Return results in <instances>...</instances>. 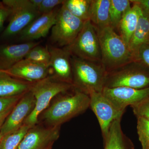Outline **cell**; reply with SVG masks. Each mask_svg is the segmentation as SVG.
I'll return each mask as SVG.
<instances>
[{"mask_svg": "<svg viewBox=\"0 0 149 149\" xmlns=\"http://www.w3.org/2000/svg\"><path fill=\"white\" fill-rule=\"evenodd\" d=\"M50 54L49 67L54 76L59 80L72 84V66L71 55L65 48L48 46Z\"/></svg>", "mask_w": 149, "mask_h": 149, "instance_id": "9a60e30c", "label": "cell"}, {"mask_svg": "<svg viewBox=\"0 0 149 149\" xmlns=\"http://www.w3.org/2000/svg\"><path fill=\"white\" fill-rule=\"evenodd\" d=\"M59 8L56 7L50 12L41 15L32 21L19 34V40L27 42L47 36L55 23Z\"/></svg>", "mask_w": 149, "mask_h": 149, "instance_id": "5bb4252c", "label": "cell"}, {"mask_svg": "<svg viewBox=\"0 0 149 149\" xmlns=\"http://www.w3.org/2000/svg\"><path fill=\"white\" fill-rule=\"evenodd\" d=\"M142 149H149V141L142 146Z\"/></svg>", "mask_w": 149, "mask_h": 149, "instance_id": "e575fe53", "label": "cell"}, {"mask_svg": "<svg viewBox=\"0 0 149 149\" xmlns=\"http://www.w3.org/2000/svg\"><path fill=\"white\" fill-rule=\"evenodd\" d=\"M33 83L27 82L10 76H0V97L20 95L29 91Z\"/></svg>", "mask_w": 149, "mask_h": 149, "instance_id": "44dd1931", "label": "cell"}, {"mask_svg": "<svg viewBox=\"0 0 149 149\" xmlns=\"http://www.w3.org/2000/svg\"><path fill=\"white\" fill-rule=\"evenodd\" d=\"M126 87L143 89L149 87V69L136 60L107 72L104 88Z\"/></svg>", "mask_w": 149, "mask_h": 149, "instance_id": "5b68a950", "label": "cell"}, {"mask_svg": "<svg viewBox=\"0 0 149 149\" xmlns=\"http://www.w3.org/2000/svg\"><path fill=\"white\" fill-rule=\"evenodd\" d=\"M130 0H111V25L115 31L118 29L123 17L132 6Z\"/></svg>", "mask_w": 149, "mask_h": 149, "instance_id": "603a6c76", "label": "cell"}, {"mask_svg": "<svg viewBox=\"0 0 149 149\" xmlns=\"http://www.w3.org/2000/svg\"><path fill=\"white\" fill-rule=\"evenodd\" d=\"M132 3L136 4L149 13V0H130Z\"/></svg>", "mask_w": 149, "mask_h": 149, "instance_id": "1f68e13d", "label": "cell"}, {"mask_svg": "<svg viewBox=\"0 0 149 149\" xmlns=\"http://www.w3.org/2000/svg\"><path fill=\"white\" fill-rule=\"evenodd\" d=\"M10 14V9L2 1H0V32L2 30L5 22L9 17Z\"/></svg>", "mask_w": 149, "mask_h": 149, "instance_id": "4dcf8cb0", "label": "cell"}, {"mask_svg": "<svg viewBox=\"0 0 149 149\" xmlns=\"http://www.w3.org/2000/svg\"><path fill=\"white\" fill-rule=\"evenodd\" d=\"M49 67L24 58L10 69L5 70L11 77L30 83H35L49 76Z\"/></svg>", "mask_w": 149, "mask_h": 149, "instance_id": "4fadbf2b", "label": "cell"}, {"mask_svg": "<svg viewBox=\"0 0 149 149\" xmlns=\"http://www.w3.org/2000/svg\"><path fill=\"white\" fill-rule=\"evenodd\" d=\"M90 108L97 118L103 139L107 136L112 123L122 119L125 111L119 109L102 93H91Z\"/></svg>", "mask_w": 149, "mask_h": 149, "instance_id": "9c48e42d", "label": "cell"}, {"mask_svg": "<svg viewBox=\"0 0 149 149\" xmlns=\"http://www.w3.org/2000/svg\"><path fill=\"white\" fill-rule=\"evenodd\" d=\"M31 128L29 125L23 124L17 130L3 136L0 143V149H17L24 136Z\"/></svg>", "mask_w": 149, "mask_h": 149, "instance_id": "cb8c5ba5", "label": "cell"}, {"mask_svg": "<svg viewBox=\"0 0 149 149\" xmlns=\"http://www.w3.org/2000/svg\"><path fill=\"white\" fill-rule=\"evenodd\" d=\"M92 0H64L63 5L70 13L82 21L90 20Z\"/></svg>", "mask_w": 149, "mask_h": 149, "instance_id": "7402d4cb", "label": "cell"}, {"mask_svg": "<svg viewBox=\"0 0 149 149\" xmlns=\"http://www.w3.org/2000/svg\"><path fill=\"white\" fill-rule=\"evenodd\" d=\"M33 6L38 10V8L42 1V0H30Z\"/></svg>", "mask_w": 149, "mask_h": 149, "instance_id": "836d02e7", "label": "cell"}, {"mask_svg": "<svg viewBox=\"0 0 149 149\" xmlns=\"http://www.w3.org/2000/svg\"><path fill=\"white\" fill-rule=\"evenodd\" d=\"M8 74L6 73L5 70H3L0 69V76L1 75H5V74Z\"/></svg>", "mask_w": 149, "mask_h": 149, "instance_id": "d590c367", "label": "cell"}, {"mask_svg": "<svg viewBox=\"0 0 149 149\" xmlns=\"http://www.w3.org/2000/svg\"><path fill=\"white\" fill-rule=\"evenodd\" d=\"M23 95L9 97H0V113L14 106Z\"/></svg>", "mask_w": 149, "mask_h": 149, "instance_id": "f546056e", "label": "cell"}, {"mask_svg": "<svg viewBox=\"0 0 149 149\" xmlns=\"http://www.w3.org/2000/svg\"><path fill=\"white\" fill-rule=\"evenodd\" d=\"M97 31L101 51V63L107 72L134 60L127 44L111 26Z\"/></svg>", "mask_w": 149, "mask_h": 149, "instance_id": "7a4b0ae2", "label": "cell"}, {"mask_svg": "<svg viewBox=\"0 0 149 149\" xmlns=\"http://www.w3.org/2000/svg\"><path fill=\"white\" fill-rule=\"evenodd\" d=\"M121 119L112 123L107 136L104 139V149H134L133 142L123 133Z\"/></svg>", "mask_w": 149, "mask_h": 149, "instance_id": "e0dca14e", "label": "cell"}, {"mask_svg": "<svg viewBox=\"0 0 149 149\" xmlns=\"http://www.w3.org/2000/svg\"><path fill=\"white\" fill-rule=\"evenodd\" d=\"M110 3L111 0H92L90 20L97 30L111 26Z\"/></svg>", "mask_w": 149, "mask_h": 149, "instance_id": "ac0fdd59", "label": "cell"}, {"mask_svg": "<svg viewBox=\"0 0 149 149\" xmlns=\"http://www.w3.org/2000/svg\"><path fill=\"white\" fill-rule=\"evenodd\" d=\"M64 48L73 56L89 61L101 62V51L97 32L90 20L84 22L74 41Z\"/></svg>", "mask_w": 149, "mask_h": 149, "instance_id": "8992f818", "label": "cell"}, {"mask_svg": "<svg viewBox=\"0 0 149 149\" xmlns=\"http://www.w3.org/2000/svg\"><path fill=\"white\" fill-rule=\"evenodd\" d=\"M102 93L119 109L125 111L130 107L149 98V87L143 89L118 87L104 88Z\"/></svg>", "mask_w": 149, "mask_h": 149, "instance_id": "7c38bea8", "label": "cell"}, {"mask_svg": "<svg viewBox=\"0 0 149 149\" xmlns=\"http://www.w3.org/2000/svg\"><path fill=\"white\" fill-rule=\"evenodd\" d=\"M52 146H51V147H49V148H47V149H52Z\"/></svg>", "mask_w": 149, "mask_h": 149, "instance_id": "74e56055", "label": "cell"}, {"mask_svg": "<svg viewBox=\"0 0 149 149\" xmlns=\"http://www.w3.org/2000/svg\"><path fill=\"white\" fill-rule=\"evenodd\" d=\"M35 104V97L31 91L24 93L2 125L1 133L3 137L20 128L33 111Z\"/></svg>", "mask_w": 149, "mask_h": 149, "instance_id": "30bf717a", "label": "cell"}, {"mask_svg": "<svg viewBox=\"0 0 149 149\" xmlns=\"http://www.w3.org/2000/svg\"><path fill=\"white\" fill-rule=\"evenodd\" d=\"M40 42H30L19 44L0 45V69H10L25 57L31 49Z\"/></svg>", "mask_w": 149, "mask_h": 149, "instance_id": "2e32d148", "label": "cell"}, {"mask_svg": "<svg viewBox=\"0 0 149 149\" xmlns=\"http://www.w3.org/2000/svg\"><path fill=\"white\" fill-rule=\"evenodd\" d=\"M2 2L11 11L9 23L2 34L3 38L19 35L41 15L30 0H3Z\"/></svg>", "mask_w": 149, "mask_h": 149, "instance_id": "52a82bcc", "label": "cell"}, {"mask_svg": "<svg viewBox=\"0 0 149 149\" xmlns=\"http://www.w3.org/2000/svg\"></svg>", "mask_w": 149, "mask_h": 149, "instance_id": "f35d334b", "label": "cell"}, {"mask_svg": "<svg viewBox=\"0 0 149 149\" xmlns=\"http://www.w3.org/2000/svg\"><path fill=\"white\" fill-rule=\"evenodd\" d=\"M57 96L56 100L43 112V119L49 127L60 126L90 108L89 95L74 87Z\"/></svg>", "mask_w": 149, "mask_h": 149, "instance_id": "6da1fadb", "label": "cell"}, {"mask_svg": "<svg viewBox=\"0 0 149 149\" xmlns=\"http://www.w3.org/2000/svg\"><path fill=\"white\" fill-rule=\"evenodd\" d=\"M3 123H0V143H1V141L3 137L1 133V127Z\"/></svg>", "mask_w": 149, "mask_h": 149, "instance_id": "8d00e7d4", "label": "cell"}, {"mask_svg": "<svg viewBox=\"0 0 149 149\" xmlns=\"http://www.w3.org/2000/svg\"><path fill=\"white\" fill-rule=\"evenodd\" d=\"M64 0H42L38 8L40 14L50 12L58 6L62 5Z\"/></svg>", "mask_w": 149, "mask_h": 149, "instance_id": "f1b7e54d", "label": "cell"}, {"mask_svg": "<svg viewBox=\"0 0 149 149\" xmlns=\"http://www.w3.org/2000/svg\"><path fill=\"white\" fill-rule=\"evenodd\" d=\"M14 107L0 113V123H3L4 122L6 118H7L9 114L10 113L11 111L12 110Z\"/></svg>", "mask_w": 149, "mask_h": 149, "instance_id": "d6a6232c", "label": "cell"}, {"mask_svg": "<svg viewBox=\"0 0 149 149\" xmlns=\"http://www.w3.org/2000/svg\"><path fill=\"white\" fill-rule=\"evenodd\" d=\"M60 128L35 125L28 130L17 149H47L52 146L59 136Z\"/></svg>", "mask_w": 149, "mask_h": 149, "instance_id": "8fae6325", "label": "cell"}, {"mask_svg": "<svg viewBox=\"0 0 149 149\" xmlns=\"http://www.w3.org/2000/svg\"><path fill=\"white\" fill-rule=\"evenodd\" d=\"M142 9L139 23L130 39L128 47L134 60L139 48L149 42V13Z\"/></svg>", "mask_w": 149, "mask_h": 149, "instance_id": "d6986e66", "label": "cell"}, {"mask_svg": "<svg viewBox=\"0 0 149 149\" xmlns=\"http://www.w3.org/2000/svg\"><path fill=\"white\" fill-rule=\"evenodd\" d=\"M84 22L62 5L58 13L55 23L52 28L51 42L63 48L69 46L77 37Z\"/></svg>", "mask_w": 149, "mask_h": 149, "instance_id": "ba28073f", "label": "cell"}, {"mask_svg": "<svg viewBox=\"0 0 149 149\" xmlns=\"http://www.w3.org/2000/svg\"><path fill=\"white\" fill-rule=\"evenodd\" d=\"M131 107L136 118H143L149 120V98Z\"/></svg>", "mask_w": 149, "mask_h": 149, "instance_id": "4316f807", "label": "cell"}, {"mask_svg": "<svg viewBox=\"0 0 149 149\" xmlns=\"http://www.w3.org/2000/svg\"><path fill=\"white\" fill-rule=\"evenodd\" d=\"M137 133L141 146L149 141V120L143 118H137Z\"/></svg>", "mask_w": 149, "mask_h": 149, "instance_id": "484cf974", "label": "cell"}, {"mask_svg": "<svg viewBox=\"0 0 149 149\" xmlns=\"http://www.w3.org/2000/svg\"><path fill=\"white\" fill-rule=\"evenodd\" d=\"M135 60L140 62L149 69V42L140 47L135 57Z\"/></svg>", "mask_w": 149, "mask_h": 149, "instance_id": "83f0119b", "label": "cell"}, {"mask_svg": "<svg viewBox=\"0 0 149 149\" xmlns=\"http://www.w3.org/2000/svg\"><path fill=\"white\" fill-rule=\"evenodd\" d=\"M71 56L72 84L74 88L88 95L94 92L102 93L107 72L102 63Z\"/></svg>", "mask_w": 149, "mask_h": 149, "instance_id": "3957f363", "label": "cell"}, {"mask_svg": "<svg viewBox=\"0 0 149 149\" xmlns=\"http://www.w3.org/2000/svg\"><path fill=\"white\" fill-rule=\"evenodd\" d=\"M24 58L49 67L51 56L48 46H35L28 52Z\"/></svg>", "mask_w": 149, "mask_h": 149, "instance_id": "d4e9b609", "label": "cell"}, {"mask_svg": "<svg viewBox=\"0 0 149 149\" xmlns=\"http://www.w3.org/2000/svg\"><path fill=\"white\" fill-rule=\"evenodd\" d=\"M133 4L123 17L117 30L119 35L122 37L128 46L131 37L138 25L142 9L136 4Z\"/></svg>", "mask_w": 149, "mask_h": 149, "instance_id": "ffe728a7", "label": "cell"}, {"mask_svg": "<svg viewBox=\"0 0 149 149\" xmlns=\"http://www.w3.org/2000/svg\"><path fill=\"white\" fill-rule=\"evenodd\" d=\"M72 88V84L59 80L53 75H49L43 80L33 83L29 91L35 97V106L23 124L31 128L35 126L40 116L49 107L53 98Z\"/></svg>", "mask_w": 149, "mask_h": 149, "instance_id": "277c9868", "label": "cell"}]
</instances>
